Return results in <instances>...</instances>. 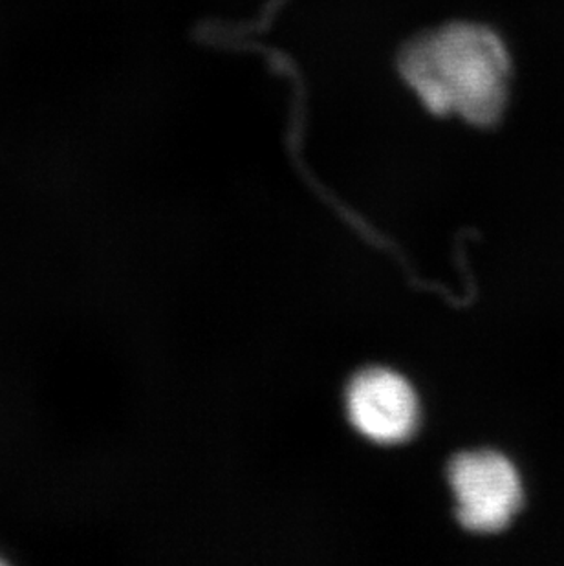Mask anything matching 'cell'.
<instances>
[{
    "label": "cell",
    "mask_w": 564,
    "mask_h": 566,
    "mask_svg": "<svg viewBox=\"0 0 564 566\" xmlns=\"http://www.w3.org/2000/svg\"><path fill=\"white\" fill-rule=\"evenodd\" d=\"M460 523L480 534L501 532L522 503L519 473L495 451L458 454L449 465Z\"/></svg>",
    "instance_id": "2"
},
{
    "label": "cell",
    "mask_w": 564,
    "mask_h": 566,
    "mask_svg": "<svg viewBox=\"0 0 564 566\" xmlns=\"http://www.w3.org/2000/svg\"><path fill=\"white\" fill-rule=\"evenodd\" d=\"M4 563H6L4 557L0 556V565H4Z\"/></svg>",
    "instance_id": "4"
},
{
    "label": "cell",
    "mask_w": 564,
    "mask_h": 566,
    "mask_svg": "<svg viewBox=\"0 0 564 566\" xmlns=\"http://www.w3.org/2000/svg\"><path fill=\"white\" fill-rule=\"evenodd\" d=\"M401 74L431 113L458 114L469 124L491 125L508 99L510 57L495 33L451 24L407 44Z\"/></svg>",
    "instance_id": "1"
},
{
    "label": "cell",
    "mask_w": 564,
    "mask_h": 566,
    "mask_svg": "<svg viewBox=\"0 0 564 566\" xmlns=\"http://www.w3.org/2000/svg\"><path fill=\"white\" fill-rule=\"evenodd\" d=\"M346 403L352 423L374 442L399 443L415 433V390L396 373L368 369L357 375L348 387Z\"/></svg>",
    "instance_id": "3"
}]
</instances>
